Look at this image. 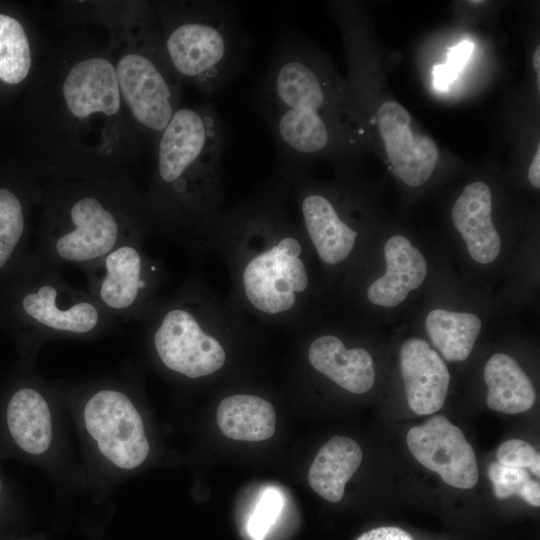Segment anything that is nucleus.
Returning a JSON list of instances; mask_svg holds the SVG:
<instances>
[{"label":"nucleus","instance_id":"obj_16","mask_svg":"<svg viewBox=\"0 0 540 540\" xmlns=\"http://www.w3.org/2000/svg\"><path fill=\"white\" fill-rule=\"evenodd\" d=\"M400 369L407 402L418 415H430L445 402L450 373L442 357L420 338L407 339L400 349Z\"/></svg>","mask_w":540,"mask_h":540},{"label":"nucleus","instance_id":"obj_6","mask_svg":"<svg viewBox=\"0 0 540 540\" xmlns=\"http://www.w3.org/2000/svg\"><path fill=\"white\" fill-rule=\"evenodd\" d=\"M200 269L195 263L185 281L159 296L138 321L156 362L190 381L223 371L233 352L260 336L261 327L215 293Z\"/></svg>","mask_w":540,"mask_h":540},{"label":"nucleus","instance_id":"obj_15","mask_svg":"<svg viewBox=\"0 0 540 540\" xmlns=\"http://www.w3.org/2000/svg\"><path fill=\"white\" fill-rule=\"evenodd\" d=\"M303 343L309 366L343 390L364 394L373 387L374 361L365 348H347L345 341L332 332L311 334Z\"/></svg>","mask_w":540,"mask_h":540},{"label":"nucleus","instance_id":"obj_28","mask_svg":"<svg viewBox=\"0 0 540 540\" xmlns=\"http://www.w3.org/2000/svg\"><path fill=\"white\" fill-rule=\"evenodd\" d=\"M282 498L275 490H267L248 521V532L253 540H264L282 509Z\"/></svg>","mask_w":540,"mask_h":540},{"label":"nucleus","instance_id":"obj_9","mask_svg":"<svg viewBox=\"0 0 540 540\" xmlns=\"http://www.w3.org/2000/svg\"><path fill=\"white\" fill-rule=\"evenodd\" d=\"M0 322L27 350L52 338L89 339L118 327L87 291L65 282L59 267L31 254L0 285Z\"/></svg>","mask_w":540,"mask_h":540},{"label":"nucleus","instance_id":"obj_14","mask_svg":"<svg viewBox=\"0 0 540 540\" xmlns=\"http://www.w3.org/2000/svg\"><path fill=\"white\" fill-rule=\"evenodd\" d=\"M376 120L393 173L412 187L426 183L440 156L434 140L414 128L410 113L396 101L383 102Z\"/></svg>","mask_w":540,"mask_h":540},{"label":"nucleus","instance_id":"obj_23","mask_svg":"<svg viewBox=\"0 0 540 540\" xmlns=\"http://www.w3.org/2000/svg\"><path fill=\"white\" fill-rule=\"evenodd\" d=\"M487 406L506 414L529 410L535 403L534 387L519 364L504 353L492 355L484 368Z\"/></svg>","mask_w":540,"mask_h":540},{"label":"nucleus","instance_id":"obj_2","mask_svg":"<svg viewBox=\"0 0 540 540\" xmlns=\"http://www.w3.org/2000/svg\"><path fill=\"white\" fill-rule=\"evenodd\" d=\"M285 182L271 178L212 221L206 252L229 273L227 300L261 327L298 333L311 325L313 252L291 212Z\"/></svg>","mask_w":540,"mask_h":540},{"label":"nucleus","instance_id":"obj_33","mask_svg":"<svg viewBox=\"0 0 540 540\" xmlns=\"http://www.w3.org/2000/svg\"><path fill=\"white\" fill-rule=\"evenodd\" d=\"M532 63L537 74L538 87L540 82V46L538 45L533 53Z\"/></svg>","mask_w":540,"mask_h":540},{"label":"nucleus","instance_id":"obj_19","mask_svg":"<svg viewBox=\"0 0 540 540\" xmlns=\"http://www.w3.org/2000/svg\"><path fill=\"white\" fill-rule=\"evenodd\" d=\"M384 256L386 273L368 286L366 297L374 305L395 307L422 285L427 264L422 253L401 235L387 240Z\"/></svg>","mask_w":540,"mask_h":540},{"label":"nucleus","instance_id":"obj_27","mask_svg":"<svg viewBox=\"0 0 540 540\" xmlns=\"http://www.w3.org/2000/svg\"><path fill=\"white\" fill-rule=\"evenodd\" d=\"M496 455L500 464L514 468L529 469L539 478L540 456L529 443L520 439L504 441L499 446Z\"/></svg>","mask_w":540,"mask_h":540},{"label":"nucleus","instance_id":"obj_30","mask_svg":"<svg viewBox=\"0 0 540 540\" xmlns=\"http://www.w3.org/2000/svg\"><path fill=\"white\" fill-rule=\"evenodd\" d=\"M458 71L451 65H437L434 67V85L441 90L447 89L448 85L457 77Z\"/></svg>","mask_w":540,"mask_h":540},{"label":"nucleus","instance_id":"obj_4","mask_svg":"<svg viewBox=\"0 0 540 540\" xmlns=\"http://www.w3.org/2000/svg\"><path fill=\"white\" fill-rule=\"evenodd\" d=\"M343 92L309 41L293 29L278 36L251 96L275 143L274 174L305 171L311 160L346 149L350 132L342 124Z\"/></svg>","mask_w":540,"mask_h":540},{"label":"nucleus","instance_id":"obj_25","mask_svg":"<svg viewBox=\"0 0 540 540\" xmlns=\"http://www.w3.org/2000/svg\"><path fill=\"white\" fill-rule=\"evenodd\" d=\"M32 50L25 28L16 18L0 13V81L22 83L32 69Z\"/></svg>","mask_w":540,"mask_h":540},{"label":"nucleus","instance_id":"obj_5","mask_svg":"<svg viewBox=\"0 0 540 540\" xmlns=\"http://www.w3.org/2000/svg\"><path fill=\"white\" fill-rule=\"evenodd\" d=\"M32 257L60 267L92 263L118 245L156 234L144 194L127 175L44 182Z\"/></svg>","mask_w":540,"mask_h":540},{"label":"nucleus","instance_id":"obj_10","mask_svg":"<svg viewBox=\"0 0 540 540\" xmlns=\"http://www.w3.org/2000/svg\"><path fill=\"white\" fill-rule=\"evenodd\" d=\"M143 244L124 242L79 267L87 276V292L117 320L138 322L165 284L163 264L148 255Z\"/></svg>","mask_w":540,"mask_h":540},{"label":"nucleus","instance_id":"obj_24","mask_svg":"<svg viewBox=\"0 0 540 540\" xmlns=\"http://www.w3.org/2000/svg\"><path fill=\"white\" fill-rule=\"evenodd\" d=\"M425 327L433 345L449 362L466 360L481 331V320L473 313L445 309L430 311Z\"/></svg>","mask_w":540,"mask_h":540},{"label":"nucleus","instance_id":"obj_26","mask_svg":"<svg viewBox=\"0 0 540 540\" xmlns=\"http://www.w3.org/2000/svg\"><path fill=\"white\" fill-rule=\"evenodd\" d=\"M488 476L497 498L517 495L534 507L540 506L539 482L533 480L525 469L494 462L489 466Z\"/></svg>","mask_w":540,"mask_h":540},{"label":"nucleus","instance_id":"obj_34","mask_svg":"<svg viewBox=\"0 0 540 540\" xmlns=\"http://www.w3.org/2000/svg\"><path fill=\"white\" fill-rule=\"evenodd\" d=\"M3 491H4V482H3L2 477L0 476V499L3 496Z\"/></svg>","mask_w":540,"mask_h":540},{"label":"nucleus","instance_id":"obj_13","mask_svg":"<svg viewBox=\"0 0 540 540\" xmlns=\"http://www.w3.org/2000/svg\"><path fill=\"white\" fill-rule=\"evenodd\" d=\"M408 448L414 458L456 488L469 489L478 481L477 460L463 432L443 415L409 429Z\"/></svg>","mask_w":540,"mask_h":540},{"label":"nucleus","instance_id":"obj_1","mask_svg":"<svg viewBox=\"0 0 540 540\" xmlns=\"http://www.w3.org/2000/svg\"><path fill=\"white\" fill-rule=\"evenodd\" d=\"M35 90L43 182L125 175L142 139L120 96L108 44L74 36L43 57Z\"/></svg>","mask_w":540,"mask_h":540},{"label":"nucleus","instance_id":"obj_31","mask_svg":"<svg viewBox=\"0 0 540 540\" xmlns=\"http://www.w3.org/2000/svg\"><path fill=\"white\" fill-rule=\"evenodd\" d=\"M471 51V43L467 41L460 43L450 51L448 64L457 70H460L464 62L469 58Z\"/></svg>","mask_w":540,"mask_h":540},{"label":"nucleus","instance_id":"obj_18","mask_svg":"<svg viewBox=\"0 0 540 540\" xmlns=\"http://www.w3.org/2000/svg\"><path fill=\"white\" fill-rule=\"evenodd\" d=\"M491 210V191L482 181L465 186L452 208L453 224L471 258L480 264L493 262L501 250V238L492 222Z\"/></svg>","mask_w":540,"mask_h":540},{"label":"nucleus","instance_id":"obj_20","mask_svg":"<svg viewBox=\"0 0 540 540\" xmlns=\"http://www.w3.org/2000/svg\"><path fill=\"white\" fill-rule=\"evenodd\" d=\"M43 185L26 194L11 186H0V285L25 261L28 205L41 200Z\"/></svg>","mask_w":540,"mask_h":540},{"label":"nucleus","instance_id":"obj_8","mask_svg":"<svg viewBox=\"0 0 540 540\" xmlns=\"http://www.w3.org/2000/svg\"><path fill=\"white\" fill-rule=\"evenodd\" d=\"M168 61L181 81L209 96L247 67L253 41L230 1L154 3Z\"/></svg>","mask_w":540,"mask_h":540},{"label":"nucleus","instance_id":"obj_21","mask_svg":"<svg viewBox=\"0 0 540 540\" xmlns=\"http://www.w3.org/2000/svg\"><path fill=\"white\" fill-rule=\"evenodd\" d=\"M359 444L343 436H333L318 451L308 474L310 487L325 500L336 503L344 495L345 485L362 461Z\"/></svg>","mask_w":540,"mask_h":540},{"label":"nucleus","instance_id":"obj_32","mask_svg":"<svg viewBox=\"0 0 540 540\" xmlns=\"http://www.w3.org/2000/svg\"><path fill=\"white\" fill-rule=\"evenodd\" d=\"M528 180L530 184L535 187H540V147L537 146V150L533 156L532 162L528 169Z\"/></svg>","mask_w":540,"mask_h":540},{"label":"nucleus","instance_id":"obj_3","mask_svg":"<svg viewBox=\"0 0 540 540\" xmlns=\"http://www.w3.org/2000/svg\"><path fill=\"white\" fill-rule=\"evenodd\" d=\"M228 126L210 102L180 107L162 131L143 192L156 234L178 243L199 263L205 239L224 209L222 159Z\"/></svg>","mask_w":540,"mask_h":540},{"label":"nucleus","instance_id":"obj_22","mask_svg":"<svg viewBox=\"0 0 540 540\" xmlns=\"http://www.w3.org/2000/svg\"><path fill=\"white\" fill-rule=\"evenodd\" d=\"M216 421L221 432L230 439L263 441L275 433L276 412L261 396L236 393L220 401Z\"/></svg>","mask_w":540,"mask_h":540},{"label":"nucleus","instance_id":"obj_12","mask_svg":"<svg viewBox=\"0 0 540 540\" xmlns=\"http://www.w3.org/2000/svg\"><path fill=\"white\" fill-rule=\"evenodd\" d=\"M85 428L101 455L121 470H133L148 457L142 417L129 394L115 386L90 393L83 408Z\"/></svg>","mask_w":540,"mask_h":540},{"label":"nucleus","instance_id":"obj_29","mask_svg":"<svg viewBox=\"0 0 540 540\" xmlns=\"http://www.w3.org/2000/svg\"><path fill=\"white\" fill-rule=\"evenodd\" d=\"M357 540H413L404 530L398 527H378L363 533Z\"/></svg>","mask_w":540,"mask_h":540},{"label":"nucleus","instance_id":"obj_11","mask_svg":"<svg viewBox=\"0 0 540 540\" xmlns=\"http://www.w3.org/2000/svg\"><path fill=\"white\" fill-rule=\"evenodd\" d=\"M286 184L289 199L297 207L300 227L319 262L334 269L353 255L359 231L340 208L336 193L314 184L305 171L277 175Z\"/></svg>","mask_w":540,"mask_h":540},{"label":"nucleus","instance_id":"obj_17","mask_svg":"<svg viewBox=\"0 0 540 540\" xmlns=\"http://www.w3.org/2000/svg\"><path fill=\"white\" fill-rule=\"evenodd\" d=\"M4 406V424L14 445L25 454L41 455L52 442L48 400L31 381H19Z\"/></svg>","mask_w":540,"mask_h":540},{"label":"nucleus","instance_id":"obj_7","mask_svg":"<svg viewBox=\"0 0 540 540\" xmlns=\"http://www.w3.org/2000/svg\"><path fill=\"white\" fill-rule=\"evenodd\" d=\"M108 49L122 102L142 141L153 152L159 136L181 107L182 83L165 53L154 3L102 4Z\"/></svg>","mask_w":540,"mask_h":540}]
</instances>
